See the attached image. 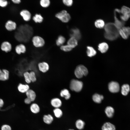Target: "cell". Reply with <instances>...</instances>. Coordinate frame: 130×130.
Instances as JSON below:
<instances>
[{
    "label": "cell",
    "mask_w": 130,
    "mask_h": 130,
    "mask_svg": "<svg viewBox=\"0 0 130 130\" xmlns=\"http://www.w3.org/2000/svg\"><path fill=\"white\" fill-rule=\"evenodd\" d=\"M119 30L114 23H107L104 26L105 32L104 35L105 38L109 40H116L119 36Z\"/></svg>",
    "instance_id": "6da1fadb"
},
{
    "label": "cell",
    "mask_w": 130,
    "mask_h": 130,
    "mask_svg": "<svg viewBox=\"0 0 130 130\" xmlns=\"http://www.w3.org/2000/svg\"><path fill=\"white\" fill-rule=\"evenodd\" d=\"M88 73V70L86 68L82 65H80L76 67L74 74L76 77L78 78H81L84 76H85Z\"/></svg>",
    "instance_id": "7a4b0ae2"
},
{
    "label": "cell",
    "mask_w": 130,
    "mask_h": 130,
    "mask_svg": "<svg viewBox=\"0 0 130 130\" xmlns=\"http://www.w3.org/2000/svg\"><path fill=\"white\" fill-rule=\"evenodd\" d=\"M120 20L125 22L127 21L130 18V8L125 6H123L120 9Z\"/></svg>",
    "instance_id": "3957f363"
},
{
    "label": "cell",
    "mask_w": 130,
    "mask_h": 130,
    "mask_svg": "<svg viewBox=\"0 0 130 130\" xmlns=\"http://www.w3.org/2000/svg\"><path fill=\"white\" fill-rule=\"evenodd\" d=\"M55 16L62 22L66 23L68 22L71 19L70 14L65 10H63L56 14Z\"/></svg>",
    "instance_id": "277c9868"
},
{
    "label": "cell",
    "mask_w": 130,
    "mask_h": 130,
    "mask_svg": "<svg viewBox=\"0 0 130 130\" xmlns=\"http://www.w3.org/2000/svg\"><path fill=\"white\" fill-rule=\"evenodd\" d=\"M83 86L82 82L78 80L72 79L71 81L70 88L72 91L79 92L82 90Z\"/></svg>",
    "instance_id": "5b68a950"
},
{
    "label": "cell",
    "mask_w": 130,
    "mask_h": 130,
    "mask_svg": "<svg viewBox=\"0 0 130 130\" xmlns=\"http://www.w3.org/2000/svg\"><path fill=\"white\" fill-rule=\"evenodd\" d=\"M32 41L33 46L37 48H39L43 46L45 43L44 39L39 36H34L32 39Z\"/></svg>",
    "instance_id": "8992f818"
},
{
    "label": "cell",
    "mask_w": 130,
    "mask_h": 130,
    "mask_svg": "<svg viewBox=\"0 0 130 130\" xmlns=\"http://www.w3.org/2000/svg\"><path fill=\"white\" fill-rule=\"evenodd\" d=\"M108 89L110 92L113 93H116L118 92L120 87L119 84L115 81L110 82L108 85Z\"/></svg>",
    "instance_id": "52a82bcc"
},
{
    "label": "cell",
    "mask_w": 130,
    "mask_h": 130,
    "mask_svg": "<svg viewBox=\"0 0 130 130\" xmlns=\"http://www.w3.org/2000/svg\"><path fill=\"white\" fill-rule=\"evenodd\" d=\"M5 27L7 31H12L16 29L17 24L15 22L13 21L9 20L5 23Z\"/></svg>",
    "instance_id": "ba28073f"
},
{
    "label": "cell",
    "mask_w": 130,
    "mask_h": 130,
    "mask_svg": "<svg viewBox=\"0 0 130 130\" xmlns=\"http://www.w3.org/2000/svg\"><path fill=\"white\" fill-rule=\"evenodd\" d=\"M20 14L25 21H29L31 19V14L30 12L27 10L24 9L21 10L20 13Z\"/></svg>",
    "instance_id": "9c48e42d"
},
{
    "label": "cell",
    "mask_w": 130,
    "mask_h": 130,
    "mask_svg": "<svg viewBox=\"0 0 130 130\" xmlns=\"http://www.w3.org/2000/svg\"><path fill=\"white\" fill-rule=\"evenodd\" d=\"M1 50L5 52L10 51L12 49L11 44L8 41H4L2 43L0 46Z\"/></svg>",
    "instance_id": "30bf717a"
},
{
    "label": "cell",
    "mask_w": 130,
    "mask_h": 130,
    "mask_svg": "<svg viewBox=\"0 0 130 130\" xmlns=\"http://www.w3.org/2000/svg\"><path fill=\"white\" fill-rule=\"evenodd\" d=\"M38 66L39 70L43 73H45L47 72L49 68L48 63L45 62L39 63L38 64Z\"/></svg>",
    "instance_id": "8fae6325"
},
{
    "label": "cell",
    "mask_w": 130,
    "mask_h": 130,
    "mask_svg": "<svg viewBox=\"0 0 130 130\" xmlns=\"http://www.w3.org/2000/svg\"><path fill=\"white\" fill-rule=\"evenodd\" d=\"M70 35L71 37H73L77 40L80 39L81 37V34L79 30L77 28H74L70 31Z\"/></svg>",
    "instance_id": "7c38bea8"
},
{
    "label": "cell",
    "mask_w": 130,
    "mask_h": 130,
    "mask_svg": "<svg viewBox=\"0 0 130 130\" xmlns=\"http://www.w3.org/2000/svg\"><path fill=\"white\" fill-rule=\"evenodd\" d=\"M114 23L117 27L119 29L124 26L125 22L119 19L116 16V13L114 12Z\"/></svg>",
    "instance_id": "4fadbf2b"
},
{
    "label": "cell",
    "mask_w": 130,
    "mask_h": 130,
    "mask_svg": "<svg viewBox=\"0 0 130 130\" xmlns=\"http://www.w3.org/2000/svg\"><path fill=\"white\" fill-rule=\"evenodd\" d=\"M16 53L20 54L21 53H24L26 51V48L24 45L20 44L16 46L15 48Z\"/></svg>",
    "instance_id": "5bb4252c"
},
{
    "label": "cell",
    "mask_w": 130,
    "mask_h": 130,
    "mask_svg": "<svg viewBox=\"0 0 130 130\" xmlns=\"http://www.w3.org/2000/svg\"><path fill=\"white\" fill-rule=\"evenodd\" d=\"M51 103L52 106L55 108H57L61 106L62 102L61 100L58 98H55L51 100Z\"/></svg>",
    "instance_id": "9a60e30c"
},
{
    "label": "cell",
    "mask_w": 130,
    "mask_h": 130,
    "mask_svg": "<svg viewBox=\"0 0 130 130\" xmlns=\"http://www.w3.org/2000/svg\"><path fill=\"white\" fill-rule=\"evenodd\" d=\"M98 47L99 51L102 53H104L108 50L109 48V46L106 43L103 42L99 44Z\"/></svg>",
    "instance_id": "2e32d148"
},
{
    "label": "cell",
    "mask_w": 130,
    "mask_h": 130,
    "mask_svg": "<svg viewBox=\"0 0 130 130\" xmlns=\"http://www.w3.org/2000/svg\"><path fill=\"white\" fill-rule=\"evenodd\" d=\"M19 91L21 93H26L29 89V86L27 84H20L18 86Z\"/></svg>",
    "instance_id": "e0dca14e"
},
{
    "label": "cell",
    "mask_w": 130,
    "mask_h": 130,
    "mask_svg": "<svg viewBox=\"0 0 130 130\" xmlns=\"http://www.w3.org/2000/svg\"><path fill=\"white\" fill-rule=\"evenodd\" d=\"M26 93L27 98L30 99L32 102L34 101L36 98V95L34 91L29 89Z\"/></svg>",
    "instance_id": "ac0fdd59"
},
{
    "label": "cell",
    "mask_w": 130,
    "mask_h": 130,
    "mask_svg": "<svg viewBox=\"0 0 130 130\" xmlns=\"http://www.w3.org/2000/svg\"><path fill=\"white\" fill-rule=\"evenodd\" d=\"M105 112L108 117L110 118H111L113 116L114 110L112 107L111 106H108L106 108Z\"/></svg>",
    "instance_id": "d6986e66"
},
{
    "label": "cell",
    "mask_w": 130,
    "mask_h": 130,
    "mask_svg": "<svg viewBox=\"0 0 130 130\" xmlns=\"http://www.w3.org/2000/svg\"><path fill=\"white\" fill-rule=\"evenodd\" d=\"M130 91L129 85L127 84L123 85L121 87V92L122 94L124 96H127Z\"/></svg>",
    "instance_id": "ffe728a7"
},
{
    "label": "cell",
    "mask_w": 130,
    "mask_h": 130,
    "mask_svg": "<svg viewBox=\"0 0 130 130\" xmlns=\"http://www.w3.org/2000/svg\"><path fill=\"white\" fill-rule=\"evenodd\" d=\"M114 125L111 123L107 122L104 124L102 128V130H115Z\"/></svg>",
    "instance_id": "44dd1931"
},
{
    "label": "cell",
    "mask_w": 130,
    "mask_h": 130,
    "mask_svg": "<svg viewBox=\"0 0 130 130\" xmlns=\"http://www.w3.org/2000/svg\"><path fill=\"white\" fill-rule=\"evenodd\" d=\"M67 44L73 48L77 45V40L74 37H71L67 41Z\"/></svg>",
    "instance_id": "7402d4cb"
},
{
    "label": "cell",
    "mask_w": 130,
    "mask_h": 130,
    "mask_svg": "<svg viewBox=\"0 0 130 130\" xmlns=\"http://www.w3.org/2000/svg\"><path fill=\"white\" fill-rule=\"evenodd\" d=\"M60 96L64 97L66 100L69 99L70 98L71 95L69 91L66 89H64L62 90L60 93Z\"/></svg>",
    "instance_id": "603a6c76"
},
{
    "label": "cell",
    "mask_w": 130,
    "mask_h": 130,
    "mask_svg": "<svg viewBox=\"0 0 130 130\" xmlns=\"http://www.w3.org/2000/svg\"><path fill=\"white\" fill-rule=\"evenodd\" d=\"M104 98L103 96L98 94L96 93L93 95L92 99L93 101L97 103H100Z\"/></svg>",
    "instance_id": "cb8c5ba5"
},
{
    "label": "cell",
    "mask_w": 130,
    "mask_h": 130,
    "mask_svg": "<svg viewBox=\"0 0 130 130\" xmlns=\"http://www.w3.org/2000/svg\"><path fill=\"white\" fill-rule=\"evenodd\" d=\"M66 41L65 38L63 36L60 35L56 40V44L58 46H60L63 45Z\"/></svg>",
    "instance_id": "d4e9b609"
},
{
    "label": "cell",
    "mask_w": 130,
    "mask_h": 130,
    "mask_svg": "<svg viewBox=\"0 0 130 130\" xmlns=\"http://www.w3.org/2000/svg\"><path fill=\"white\" fill-rule=\"evenodd\" d=\"M96 52L92 47L90 46L87 47V53L89 57H91L95 56L96 54Z\"/></svg>",
    "instance_id": "484cf974"
},
{
    "label": "cell",
    "mask_w": 130,
    "mask_h": 130,
    "mask_svg": "<svg viewBox=\"0 0 130 130\" xmlns=\"http://www.w3.org/2000/svg\"><path fill=\"white\" fill-rule=\"evenodd\" d=\"M44 122L46 124H50L52 123L53 120V117L50 114L44 116L43 118Z\"/></svg>",
    "instance_id": "4316f807"
},
{
    "label": "cell",
    "mask_w": 130,
    "mask_h": 130,
    "mask_svg": "<svg viewBox=\"0 0 130 130\" xmlns=\"http://www.w3.org/2000/svg\"><path fill=\"white\" fill-rule=\"evenodd\" d=\"M32 20L36 23H40L43 21V18L40 14L36 13L33 17Z\"/></svg>",
    "instance_id": "83f0119b"
},
{
    "label": "cell",
    "mask_w": 130,
    "mask_h": 130,
    "mask_svg": "<svg viewBox=\"0 0 130 130\" xmlns=\"http://www.w3.org/2000/svg\"><path fill=\"white\" fill-rule=\"evenodd\" d=\"M30 109L31 111L34 113H38L40 111V108L36 104L33 103L31 105Z\"/></svg>",
    "instance_id": "f1b7e54d"
},
{
    "label": "cell",
    "mask_w": 130,
    "mask_h": 130,
    "mask_svg": "<svg viewBox=\"0 0 130 130\" xmlns=\"http://www.w3.org/2000/svg\"><path fill=\"white\" fill-rule=\"evenodd\" d=\"M95 26L99 28H103L104 26L105 23L104 21L101 19L96 20L95 22Z\"/></svg>",
    "instance_id": "f546056e"
},
{
    "label": "cell",
    "mask_w": 130,
    "mask_h": 130,
    "mask_svg": "<svg viewBox=\"0 0 130 130\" xmlns=\"http://www.w3.org/2000/svg\"><path fill=\"white\" fill-rule=\"evenodd\" d=\"M76 126L78 130H81L83 129L84 127L85 123L84 121L81 119L77 120L76 122Z\"/></svg>",
    "instance_id": "4dcf8cb0"
},
{
    "label": "cell",
    "mask_w": 130,
    "mask_h": 130,
    "mask_svg": "<svg viewBox=\"0 0 130 130\" xmlns=\"http://www.w3.org/2000/svg\"><path fill=\"white\" fill-rule=\"evenodd\" d=\"M39 2L40 6L44 8L48 7L50 4V1L49 0H41Z\"/></svg>",
    "instance_id": "1f68e13d"
},
{
    "label": "cell",
    "mask_w": 130,
    "mask_h": 130,
    "mask_svg": "<svg viewBox=\"0 0 130 130\" xmlns=\"http://www.w3.org/2000/svg\"><path fill=\"white\" fill-rule=\"evenodd\" d=\"M53 112L55 116L58 118L60 117L63 114L62 110L59 108L54 109L53 110Z\"/></svg>",
    "instance_id": "d6a6232c"
},
{
    "label": "cell",
    "mask_w": 130,
    "mask_h": 130,
    "mask_svg": "<svg viewBox=\"0 0 130 130\" xmlns=\"http://www.w3.org/2000/svg\"><path fill=\"white\" fill-rule=\"evenodd\" d=\"M25 81L27 84H30L31 82V80L29 72H25L23 74Z\"/></svg>",
    "instance_id": "836d02e7"
},
{
    "label": "cell",
    "mask_w": 130,
    "mask_h": 130,
    "mask_svg": "<svg viewBox=\"0 0 130 130\" xmlns=\"http://www.w3.org/2000/svg\"><path fill=\"white\" fill-rule=\"evenodd\" d=\"M60 49L65 52H68L71 51L72 48L67 44L63 45L60 47Z\"/></svg>",
    "instance_id": "e575fe53"
},
{
    "label": "cell",
    "mask_w": 130,
    "mask_h": 130,
    "mask_svg": "<svg viewBox=\"0 0 130 130\" xmlns=\"http://www.w3.org/2000/svg\"><path fill=\"white\" fill-rule=\"evenodd\" d=\"M121 28L125 34L129 38L130 36V27L124 26Z\"/></svg>",
    "instance_id": "d590c367"
},
{
    "label": "cell",
    "mask_w": 130,
    "mask_h": 130,
    "mask_svg": "<svg viewBox=\"0 0 130 130\" xmlns=\"http://www.w3.org/2000/svg\"><path fill=\"white\" fill-rule=\"evenodd\" d=\"M31 81L32 82H35L37 80L35 73L33 71L29 72Z\"/></svg>",
    "instance_id": "8d00e7d4"
},
{
    "label": "cell",
    "mask_w": 130,
    "mask_h": 130,
    "mask_svg": "<svg viewBox=\"0 0 130 130\" xmlns=\"http://www.w3.org/2000/svg\"><path fill=\"white\" fill-rule=\"evenodd\" d=\"M62 2L65 5L68 6H72L73 3L72 0H63Z\"/></svg>",
    "instance_id": "74e56055"
},
{
    "label": "cell",
    "mask_w": 130,
    "mask_h": 130,
    "mask_svg": "<svg viewBox=\"0 0 130 130\" xmlns=\"http://www.w3.org/2000/svg\"><path fill=\"white\" fill-rule=\"evenodd\" d=\"M1 130H12L11 126L7 124H4L2 125L1 127Z\"/></svg>",
    "instance_id": "f35d334b"
},
{
    "label": "cell",
    "mask_w": 130,
    "mask_h": 130,
    "mask_svg": "<svg viewBox=\"0 0 130 130\" xmlns=\"http://www.w3.org/2000/svg\"><path fill=\"white\" fill-rule=\"evenodd\" d=\"M8 4V1L6 0H0V6L2 7H6Z\"/></svg>",
    "instance_id": "ab89813d"
},
{
    "label": "cell",
    "mask_w": 130,
    "mask_h": 130,
    "mask_svg": "<svg viewBox=\"0 0 130 130\" xmlns=\"http://www.w3.org/2000/svg\"><path fill=\"white\" fill-rule=\"evenodd\" d=\"M4 72L5 80H7L9 77V71L5 69L2 70Z\"/></svg>",
    "instance_id": "60d3db41"
},
{
    "label": "cell",
    "mask_w": 130,
    "mask_h": 130,
    "mask_svg": "<svg viewBox=\"0 0 130 130\" xmlns=\"http://www.w3.org/2000/svg\"><path fill=\"white\" fill-rule=\"evenodd\" d=\"M0 80L5 81L4 75L2 70L0 69Z\"/></svg>",
    "instance_id": "b9f144b4"
},
{
    "label": "cell",
    "mask_w": 130,
    "mask_h": 130,
    "mask_svg": "<svg viewBox=\"0 0 130 130\" xmlns=\"http://www.w3.org/2000/svg\"><path fill=\"white\" fill-rule=\"evenodd\" d=\"M24 102L26 104H30L32 101L30 99L27 97L25 99Z\"/></svg>",
    "instance_id": "7bdbcfd3"
},
{
    "label": "cell",
    "mask_w": 130,
    "mask_h": 130,
    "mask_svg": "<svg viewBox=\"0 0 130 130\" xmlns=\"http://www.w3.org/2000/svg\"><path fill=\"white\" fill-rule=\"evenodd\" d=\"M12 2L15 4H19L21 2V0H12Z\"/></svg>",
    "instance_id": "ee69618b"
},
{
    "label": "cell",
    "mask_w": 130,
    "mask_h": 130,
    "mask_svg": "<svg viewBox=\"0 0 130 130\" xmlns=\"http://www.w3.org/2000/svg\"><path fill=\"white\" fill-rule=\"evenodd\" d=\"M4 104V102L3 100L0 98V108L3 107Z\"/></svg>",
    "instance_id": "f6af8a7d"
},
{
    "label": "cell",
    "mask_w": 130,
    "mask_h": 130,
    "mask_svg": "<svg viewBox=\"0 0 130 130\" xmlns=\"http://www.w3.org/2000/svg\"><path fill=\"white\" fill-rule=\"evenodd\" d=\"M69 130H74L73 129H69Z\"/></svg>",
    "instance_id": "bcb514c9"
}]
</instances>
